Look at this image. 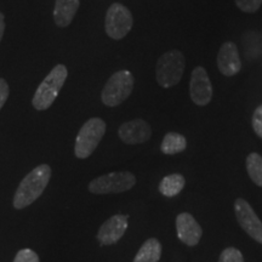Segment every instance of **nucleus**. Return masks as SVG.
<instances>
[{"mask_svg":"<svg viewBox=\"0 0 262 262\" xmlns=\"http://www.w3.org/2000/svg\"><path fill=\"white\" fill-rule=\"evenodd\" d=\"M253 129L255 134L262 139V104H260L253 114Z\"/></svg>","mask_w":262,"mask_h":262,"instance_id":"5701e85b","label":"nucleus"},{"mask_svg":"<svg viewBox=\"0 0 262 262\" xmlns=\"http://www.w3.org/2000/svg\"><path fill=\"white\" fill-rule=\"evenodd\" d=\"M14 262H39V256L31 249H22L16 254Z\"/></svg>","mask_w":262,"mask_h":262,"instance_id":"4be33fe9","label":"nucleus"},{"mask_svg":"<svg viewBox=\"0 0 262 262\" xmlns=\"http://www.w3.org/2000/svg\"><path fill=\"white\" fill-rule=\"evenodd\" d=\"M185 72V56L180 50H171L163 54L157 62V81L164 89L179 84Z\"/></svg>","mask_w":262,"mask_h":262,"instance_id":"7ed1b4c3","label":"nucleus"},{"mask_svg":"<svg viewBox=\"0 0 262 262\" xmlns=\"http://www.w3.org/2000/svg\"><path fill=\"white\" fill-rule=\"evenodd\" d=\"M79 8V0H56L54 9V21L58 27L64 28L73 21Z\"/></svg>","mask_w":262,"mask_h":262,"instance_id":"4468645a","label":"nucleus"},{"mask_svg":"<svg viewBox=\"0 0 262 262\" xmlns=\"http://www.w3.org/2000/svg\"><path fill=\"white\" fill-rule=\"evenodd\" d=\"M219 262H244V258L238 249L227 248L221 253Z\"/></svg>","mask_w":262,"mask_h":262,"instance_id":"412c9836","label":"nucleus"},{"mask_svg":"<svg viewBox=\"0 0 262 262\" xmlns=\"http://www.w3.org/2000/svg\"><path fill=\"white\" fill-rule=\"evenodd\" d=\"M5 31V21H4V15L0 12V41H2L3 35H4Z\"/></svg>","mask_w":262,"mask_h":262,"instance_id":"393cba45","label":"nucleus"},{"mask_svg":"<svg viewBox=\"0 0 262 262\" xmlns=\"http://www.w3.org/2000/svg\"><path fill=\"white\" fill-rule=\"evenodd\" d=\"M10 94L9 85L6 83L5 79L0 78V110H2L3 106H4L6 100H8Z\"/></svg>","mask_w":262,"mask_h":262,"instance_id":"b1692460","label":"nucleus"},{"mask_svg":"<svg viewBox=\"0 0 262 262\" xmlns=\"http://www.w3.org/2000/svg\"><path fill=\"white\" fill-rule=\"evenodd\" d=\"M187 147V141H186L185 136L178 133H168L162 141V146L160 149L164 155H178L186 149Z\"/></svg>","mask_w":262,"mask_h":262,"instance_id":"f3484780","label":"nucleus"},{"mask_svg":"<svg viewBox=\"0 0 262 262\" xmlns=\"http://www.w3.org/2000/svg\"><path fill=\"white\" fill-rule=\"evenodd\" d=\"M134 18L130 10L119 3H114L108 8L106 18H104V29L107 35L114 40L125 38L131 31Z\"/></svg>","mask_w":262,"mask_h":262,"instance_id":"0eeeda50","label":"nucleus"},{"mask_svg":"<svg viewBox=\"0 0 262 262\" xmlns=\"http://www.w3.org/2000/svg\"><path fill=\"white\" fill-rule=\"evenodd\" d=\"M127 228V215H114L103 222L97 232V241L102 245L117 243Z\"/></svg>","mask_w":262,"mask_h":262,"instance_id":"f8f14e48","label":"nucleus"},{"mask_svg":"<svg viewBox=\"0 0 262 262\" xmlns=\"http://www.w3.org/2000/svg\"><path fill=\"white\" fill-rule=\"evenodd\" d=\"M135 79L129 71H119L114 73L104 85L101 100L108 107H116L123 103L133 93Z\"/></svg>","mask_w":262,"mask_h":262,"instance_id":"39448f33","label":"nucleus"},{"mask_svg":"<svg viewBox=\"0 0 262 262\" xmlns=\"http://www.w3.org/2000/svg\"><path fill=\"white\" fill-rule=\"evenodd\" d=\"M160 256H162V244L158 239L150 238L140 248L134 262H158Z\"/></svg>","mask_w":262,"mask_h":262,"instance_id":"dca6fc26","label":"nucleus"},{"mask_svg":"<svg viewBox=\"0 0 262 262\" xmlns=\"http://www.w3.org/2000/svg\"><path fill=\"white\" fill-rule=\"evenodd\" d=\"M217 67L225 77H233L242 70V60L237 45L232 41L222 44L217 54Z\"/></svg>","mask_w":262,"mask_h":262,"instance_id":"9b49d317","label":"nucleus"},{"mask_svg":"<svg viewBox=\"0 0 262 262\" xmlns=\"http://www.w3.org/2000/svg\"><path fill=\"white\" fill-rule=\"evenodd\" d=\"M185 178L180 173H171L165 176L159 185V191L165 196H175L185 187Z\"/></svg>","mask_w":262,"mask_h":262,"instance_id":"a211bd4d","label":"nucleus"},{"mask_svg":"<svg viewBox=\"0 0 262 262\" xmlns=\"http://www.w3.org/2000/svg\"><path fill=\"white\" fill-rule=\"evenodd\" d=\"M189 95L196 106H206L211 101L212 85L204 67H195L189 81Z\"/></svg>","mask_w":262,"mask_h":262,"instance_id":"1a4fd4ad","label":"nucleus"},{"mask_svg":"<svg viewBox=\"0 0 262 262\" xmlns=\"http://www.w3.org/2000/svg\"><path fill=\"white\" fill-rule=\"evenodd\" d=\"M118 135L127 145H139V143H145L150 139L152 129L145 120L135 119L124 123L118 130Z\"/></svg>","mask_w":262,"mask_h":262,"instance_id":"9d476101","label":"nucleus"},{"mask_svg":"<svg viewBox=\"0 0 262 262\" xmlns=\"http://www.w3.org/2000/svg\"><path fill=\"white\" fill-rule=\"evenodd\" d=\"M247 170L249 178L262 187V157L258 153H250L247 158Z\"/></svg>","mask_w":262,"mask_h":262,"instance_id":"6ab92c4d","label":"nucleus"},{"mask_svg":"<svg viewBox=\"0 0 262 262\" xmlns=\"http://www.w3.org/2000/svg\"><path fill=\"white\" fill-rule=\"evenodd\" d=\"M235 5L243 12L255 14L261 8L262 0H235Z\"/></svg>","mask_w":262,"mask_h":262,"instance_id":"aec40b11","label":"nucleus"},{"mask_svg":"<svg viewBox=\"0 0 262 262\" xmlns=\"http://www.w3.org/2000/svg\"><path fill=\"white\" fill-rule=\"evenodd\" d=\"M106 123L101 118H91L81 126L75 139L74 153L77 158L86 159L97 148L106 134Z\"/></svg>","mask_w":262,"mask_h":262,"instance_id":"20e7f679","label":"nucleus"},{"mask_svg":"<svg viewBox=\"0 0 262 262\" xmlns=\"http://www.w3.org/2000/svg\"><path fill=\"white\" fill-rule=\"evenodd\" d=\"M244 57L249 62L257 60L262 56V33L258 31H247L242 37Z\"/></svg>","mask_w":262,"mask_h":262,"instance_id":"2eb2a0df","label":"nucleus"},{"mask_svg":"<svg viewBox=\"0 0 262 262\" xmlns=\"http://www.w3.org/2000/svg\"><path fill=\"white\" fill-rule=\"evenodd\" d=\"M176 231L180 241L188 247H195L203 234L202 227L188 212H182L176 217Z\"/></svg>","mask_w":262,"mask_h":262,"instance_id":"ddd939ff","label":"nucleus"},{"mask_svg":"<svg viewBox=\"0 0 262 262\" xmlns=\"http://www.w3.org/2000/svg\"><path fill=\"white\" fill-rule=\"evenodd\" d=\"M51 179V168L41 164L34 168L18 185L14 195V208L25 209L42 194Z\"/></svg>","mask_w":262,"mask_h":262,"instance_id":"f257e3e1","label":"nucleus"},{"mask_svg":"<svg viewBox=\"0 0 262 262\" xmlns=\"http://www.w3.org/2000/svg\"><path fill=\"white\" fill-rule=\"evenodd\" d=\"M234 211L241 227L254 241L262 244V221L255 214L250 204L247 201H244V199L238 198L234 202Z\"/></svg>","mask_w":262,"mask_h":262,"instance_id":"6e6552de","label":"nucleus"},{"mask_svg":"<svg viewBox=\"0 0 262 262\" xmlns=\"http://www.w3.org/2000/svg\"><path fill=\"white\" fill-rule=\"evenodd\" d=\"M68 77L67 67L63 64H57L52 68V71L45 77V79L39 85L34 96H33L32 104L37 111H45L54 103L56 97L60 94Z\"/></svg>","mask_w":262,"mask_h":262,"instance_id":"f03ea898","label":"nucleus"},{"mask_svg":"<svg viewBox=\"0 0 262 262\" xmlns=\"http://www.w3.org/2000/svg\"><path fill=\"white\" fill-rule=\"evenodd\" d=\"M136 183L135 175L129 171H116L93 180L89 185V191L94 194H110L129 191Z\"/></svg>","mask_w":262,"mask_h":262,"instance_id":"423d86ee","label":"nucleus"}]
</instances>
